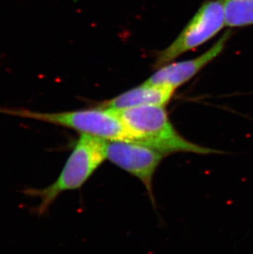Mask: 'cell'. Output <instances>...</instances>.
I'll use <instances>...</instances> for the list:
<instances>
[{"mask_svg":"<svg viewBox=\"0 0 253 254\" xmlns=\"http://www.w3.org/2000/svg\"><path fill=\"white\" fill-rule=\"evenodd\" d=\"M106 141L89 135L80 134L57 179L47 187L29 188L23 193L36 197L40 203L35 209L39 216L48 212L60 194L79 190L106 160Z\"/></svg>","mask_w":253,"mask_h":254,"instance_id":"6da1fadb","label":"cell"},{"mask_svg":"<svg viewBox=\"0 0 253 254\" xmlns=\"http://www.w3.org/2000/svg\"><path fill=\"white\" fill-rule=\"evenodd\" d=\"M226 26L221 0H208L179 34L177 38L158 54L155 67L159 68L216 36Z\"/></svg>","mask_w":253,"mask_h":254,"instance_id":"277c9868","label":"cell"},{"mask_svg":"<svg viewBox=\"0 0 253 254\" xmlns=\"http://www.w3.org/2000/svg\"><path fill=\"white\" fill-rule=\"evenodd\" d=\"M175 91V89L170 86L151 84L145 82L140 86L103 102L101 106L115 111L140 106H165L172 99Z\"/></svg>","mask_w":253,"mask_h":254,"instance_id":"52a82bcc","label":"cell"},{"mask_svg":"<svg viewBox=\"0 0 253 254\" xmlns=\"http://www.w3.org/2000/svg\"><path fill=\"white\" fill-rule=\"evenodd\" d=\"M106 159L141 181L152 197V180L165 155L128 141H106Z\"/></svg>","mask_w":253,"mask_h":254,"instance_id":"5b68a950","label":"cell"},{"mask_svg":"<svg viewBox=\"0 0 253 254\" xmlns=\"http://www.w3.org/2000/svg\"><path fill=\"white\" fill-rule=\"evenodd\" d=\"M0 114L47 123L105 141H130L128 132L120 113L101 105L92 108L53 113L37 112L24 108L0 107Z\"/></svg>","mask_w":253,"mask_h":254,"instance_id":"3957f363","label":"cell"},{"mask_svg":"<svg viewBox=\"0 0 253 254\" xmlns=\"http://www.w3.org/2000/svg\"><path fill=\"white\" fill-rule=\"evenodd\" d=\"M118 112L128 132L130 141L151 147L165 156L176 152L218 153L183 137L170 122L165 106H140Z\"/></svg>","mask_w":253,"mask_h":254,"instance_id":"7a4b0ae2","label":"cell"},{"mask_svg":"<svg viewBox=\"0 0 253 254\" xmlns=\"http://www.w3.org/2000/svg\"><path fill=\"white\" fill-rule=\"evenodd\" d=\"M226 26L231 28L253 26V0H221Z\"/></svg>","mask_w":253,"mask_h":254,"instance_id":"ba28073f","label":"cell"},{"mask_svg":"<svg viewBox=\"0 0 253 254\" xmlns=\"http://www.w3.org/2000/svg\"><path fill=\"white\" fill-rule=\"evenodd\" d=\"M231 32L228 31L223 34L214 46L205 51L201 56L192 60H184L179 62L169 63L159 67L146 82L151 84L170 86L176 89L189 82L192 77L222 53Z\"/></svg>","mask_w":253,"mask_h":254,"instance_id":"8992f818","label":"cell"}]
</instances>
